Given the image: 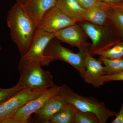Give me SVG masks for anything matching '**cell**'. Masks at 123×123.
<instances>
[{
    "instance_id": "cell-8",
    "label": "cell",
    "mask_w": 123,
    "mask_h": 123,
    "mask_svg": "<svg viewBox=\"0 0 123 123\" xmlns=\"http://www.w3.org/2000/svg\"><path fill=\"white\" fill-rule=\"evenodd\" d=\"M54 38L55 34L53 33L36 30L29 50L21 57L37 61L42 66H48L53 61L44 55V51Z\"/></svg>"
},
{
    "instance_id": "cell-25",
    "label": "cell",
    "mask_w": 123,
    "mask_h": 123,
    "mask_svg": "<svg viewBox=\"0 0 123 123\" xmlns=\"http://www.w3.org/2000/svg\"><path fill=\"white\" fill-rule=\"evenodd\" d=\"M115 118L111 121V123H123V103L118 113H117Z\"/></svg>"
},
{
    "instance_id": "cell-28",
    "label": "cell",
    "mask_w": 123,
    "mask_h": 123,
    "mask_svg": "<svg viewBox=\"0 0 123 123\" xmlns=\"http://www.w3.org/2000/svg\"><path fill=\"white\" fill-rule=\"evenodd\" d=\"M1 50V47L0 46V51Z\"/></svg>"
},
{
    "instance_id": "cell-9",
    "label": "cell",
    "mask_w": 123,
    "mask_h": 123,
    "mask_svg": "<svg viewBox=\"0 0 123 123\" xmlns=\"http://www.w3.org/2000/svg\"><path fill=\"white\" fill-rule=\"evenodd\" d=\"M54 34L55 38L60 42L76 47L79 50H89L91 44L88 41L89 37L78 23Z\"/></svg>"
},
{
    "instance_id": "cell-10",
    "label": "cell",
    "mask_w": 123,
    "mask_h": 123,
    "mask_svg": "<svg viewBox=\"0 0 123 123\" xmlns=\"http://www.w3.org/2000/svg\"><path fill=\"white\" fill-rule=\"evenodd\" d=\"M103 64L101 60L93 57L89 50L86 51L84 61L85 71L81 76L84 81L94 88H99L103 85L102 78L105 75Z\"/></svg>"
},
{
    "instance_id": "cell-18",
    "label": "cell",
    "mask_w": 123,
    "mask_h": 123,
    "mask_svg": "<svg viewBox=\"0 0 123 123\" xmlns=\"http://www.w3.org/2000/svg\"><path fill=\"white\" fill-rule=\"evenodd\" d=\"M74 123H99V121L94 114L81 111L77 109L74 116Z\"/></svg>"
},
{
    "instance_id": "cell-13",
    "label": "cell",
    "mask_w": 123,
    "mask_h": 123,
    "mask_svg": "<svg viewBox=\"0 0 123 123\" xmlns=\"http://www.w3.org/2000/svg\"><path fill=\"white\" fill-rule=\"evenodd\" d=\"M68 103L58 94L49 100L34 114L38 121L49 123L50 120L65 104Z\"/></svg>"
},
{
    "instance_id": "cell-26",
    "label": "cell",
    "mask_w": 123,
    "mask_h": 123,
    "mask_svg": "<svg viewBox=\"0 0 123 123\" xmlns=\"http://www.w3.org/2000/svg\"><path fill=\"white\" fill-rule=\"evenodd\" d=\"M29 0H17V2L19 3L21 5H23Z\"/></svg>"
},
{
    "instance_id": "cell-11",
    "label": "cell",
    "mask_w": 123,
    "mask_h": 123,
    "mask_svg": "<svg viewBox=\"0 0 123 123\" xmlns=\"http://www.w3.org/2000/svg\"><path fill=\"white\" fill-rule=\"evenodd\" d=\"M57 0H30L22 5L37 27L43 17L56 5Z\"/></svg>"
},
{
    "instance_id": "cell-16",
    "label": "cell",
    "mask_w": 123,
    "mask_h": 123,
    "mask_svg": "<svg viewBox=\"0 0 123 123\" xmlns=\"http://www.w3.org/2000/svg\"><path fill=\"white\" fill-rule=\"evenodd\" d=\"M95 55L99 56V59H123V43L118 42L110 48L97 52Z\"/></svg>"
},
{
    "instance_id": "cell-3",
    "label": "cell",
    "mask_w": 123,
    "mask_h": 123,
    "mask_svg": "<svg viewBox=\"0 0 123 123\" xmlns=\"http://www.w3.org/2000/svg\"><path fill=\"white\" fill-rule=\"evenodd\" d=\"M59 95L77 110L94 114L98 118L99 123H106L108 119L115 116L117 113L107 107L104 103L92 97L78 94L66 84L61 86Z\"/></svg>"
},
{
    "instance_id": "cell-17",
    "label": "cell",
    "mask_w": 123,
    "mask_h": 123,
    "mask_svg": "<svg viewBox=\"0 0 123 123\" xmlns=\"http://www.w3.org/2000/svg\"><path fill=\"white\" fill-rule=\"evenodd\" d=\"M104 65L105 75L115 74L123 70V59H99Z\"/></svg>"
},
{
    "instance_id": "cell-14",
    "label": "cell",
    "mask_w": 123,
    "mask_h": 123,
    "mask_svg": "<svg viewBox=\"0 0 123 123\" xmlns=\"http://www.w3.org/2000/svg\"><path fill=\"white\" fill-rule=\"evenodd\" d=\"M56 6L66 15L77 22L84 21L86 9L76 0H57Z\"/></svg>"
},
{
    "instance_id": "cell-22",
    "label": "cell",
    "mask_w": 123,
    "mask_h": 123,
    "mask_svg": "<svg viewBox=\"0 0 123 123\" xmlns=\"http://www.w3.org/2000/svg\"><path fill=\"white\" fill-rule=\"evenodd\" d=\"M117 81H123V70L115 74L104 75L102 78V81L103 85L108 82Z\"/></svg>"
},
{
    "instance_id": "cell-21",
    "label": "cell",
    "mask_w": 123,
    "mask_h": 123,
    "mask_svg": "<svg viewBox=\"0 0 123 123\" xmlns=\"http://www.w3.org/2000/svg\"><path fill=\"white\" fill-rule=\"evenodd\" d=\"M79 4L85 9L93 8V7H100V6H108L99 0H76Z\"/></svg>"
},
{
    "instance_id": "cell-6",
    "label": "cell",
    "mask_w": 123,
    "mask_h": 123,
    "mask_svg": "<svg viewBox=\"0 0 123 123\" xmlns=\"http://www.w3.org/2000/svg\"><path fill=\"white\" fill-rule=\"evenodd\" d=\"M79 23L92 42L89 49L93 55L117 43L111 40V32L109 27L98 25L85 21Z\"/></svg>"
},
{
    "instance_id": "cell-1",
    "label": "cell",
    "mask_w": 123,
    "mask_h": 123,
    "mask_svg": "<svg viewBox=\"0 0 123 123\" xmlns=\"http://www.w3.org/2000/svg\"><path fill=\"white\" fill-rule=\"evenodd\" d=\"M7 22L11 39L22 57L29 50L37 27L21 5L17 2L8 12Z\"/></svg>"
},
{
    "instance_id": "cell-20",
    "label": "cell",
    "mask_w": 123,
    "mask_h": 123,
    "mask_svg": "<svg viewBox=\"0 0 123 123\" xmlns=\"http://www.w3.org/2000/svg\"><path fill=\"white\" fill-rule=\"evenodd\" d=\"M23 88H24L17 85L8 89L0 88V104L8 100Z\"/></svg>"
},
{
    "instance_id": "cell-19",
    "label": "cell",
    "mask_w": 123,
    "mask_h": 123,
    "mask_svg": "<svg viewBox=\"0 0 123 123\" xmlns=\"http://www.w3.org/2000/svg\"><path fill=\"white\" fill-rule=\"evenodd\" d=\"M112 8L111 14L112 24L123 37V12L117 9Z\"/></svg>"
},
{
    "instance_id": "cell-23",
    "label": "cell",
    "mask_w": 123,
    "mask_h": 123,
    "mask_svg": "<svg viewBox=\"0 0 123 123\" xmlns=\"http://www.w3.org/2000/svg\"><path fill=\"white\" fill-rule=\"evenodd\" d=\"M9 112L5 107L3 104H0V123H3V121L11 117Z\"/></svg>"
},
{
    "instance_id": "cell-15",
    "label": "cell",
    "mask_w": 123,
    "mask_h": 123,
    "mask_svg": "<svg viewBox=\"0 0 123 123\" xmlns=\"http://www.w3.org/2000/svg\"><path fill=\"white\" fill-rule=\"evenodd\" d=\"M76 110L75 107L68 103L52 117L49 123H74Z\"/></svg>"
},
{
    "instance_id": "cell-4",
    "label": "cell",
    "mask_w": 123,
    "mask_h": 123,
    "mask_svg": "<svg viewBox=\"0 0 123 123\" xmlns=\"http://www.w3.org/2000/svg\"><path fill=\"white\" fill-rule=\"evenodd\" d=\"M86 50H79L75 53L62 46L59 41L54 38L47 46L44 51L46 56L53 61L60 60L65 62L76 69L81 76L85 70L84 61Z\"/></svg>"
},
{
    "instance_id": "cell-12",
    "label": "cell",
    "mask_w": 123,
    "mask_h": 123,
    "mask_svg": "<svg viewBox=\"0 0 123 123\" xmlns=\"http://www.w3.org/2000/svg\"><path fill=\"white\" fill-rule=\"evenodd\" d=\"M112 9L109 6H105L86 10L84 21L98 25L109 27L112 24L111 14Z\"/></svg>"
},
{
    "instance_id": "cell-7",
    "label": "cell",
    "mask_w": 123,
    "mask_h": 123,
    "mask_svg": "<svg viewBox=\"0 0 123 123\" xmlns=\"http://www.w3.org/2000/svg\"><path fill=\"white\" fill-rule=\"evenodd\" d=\"M77 23L66 15L56 5L44 14L36 30L55 34Z\"/></svg>"
},
{
    "instance_id": "cell-5",
    "label": "cell",
    "mask_w": 123,
    "mask_h": 123,
    "mask_svg": "<svg viewBox=\"0 0 123 123\" xmlns=\"http://www.w3.org/2000/svg\"><path fill=\"white\" fill-rule=\"evenodd\" d=\"M60 86L55 85L48 89L37 98L27 103L13 115L4 120L3 123H29L31 115L52 98L59 94Z\"/></svg>"
},
{
    "instance_id": "cell-2",
    "label": "cell",
    "mask_w": 123,
    "mask_h": 123,
    "mask_svg": "<svg viewBox=\"0 0 123 123\" xmlns=\"http://www.w3.org/2000/svg\"><path fill=\"white\" fill-rule=\"evenodd\" d=\"M42 66L37 61L21 57L18 66L20 77L17 85L23 88L43 91L55 85L51 74L43 70Z\"/></svg>"
},
{
    "instance_id": "cell-24",
    "label": "cell",
    "mask_w": 123,
    "mask_h": 123,
    "mask_svg": "<svg viewBox=\"0 0 123 123\" xmlns=\"http://www.w3.org/2000/svg\"><path fill=\"white\" fill-rule=\"evenodd\" d=\"M111 8L123 5V0H99Z\"/></svg>"
},
{
    "instance_id": "cell-27",
    "label": "cell",
    "mask_w": 123,
    "mask_h": 123,
    "mask_svg": "<svg viewBox=\"0 0 123 123\" xmlns=\"http://www.w3.org/2000/svg\"><path fill=\"white\" fill-rule=\"evenodd\" d=\"M113 8H115L118 9L123 12V5L119 6H116V7H112Z\"/></svg>"
}]
</instances>
